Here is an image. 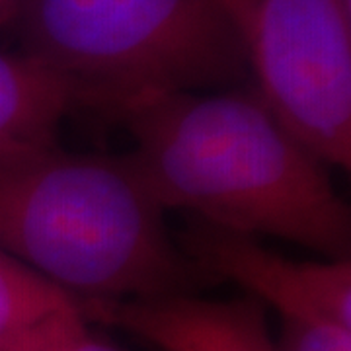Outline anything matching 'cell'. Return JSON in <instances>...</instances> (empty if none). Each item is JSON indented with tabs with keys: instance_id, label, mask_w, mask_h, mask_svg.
Segmentation results:
<instances>
[{
	"instance_id": "6da1fadb",
	"label": "cell",
	"mask_w": 351,
	"mask_h": 351,
	"mask_svg": "<svg viewBox=\"0 0 351 351\" xmlns=\"http://www.w3.org/2000/svg\"><path fill=\"white\" fill-rule=\"evenodd\" d=\"M133 137L129 160L166 209L254 239L276 237L350 258V207L326 164L263 104L256 88L180 92L117 113Z\"/></svg>"
},
{
	"instance_id": "7a4b0ae2",
	"label": "cell",
	"mask_w": 351,
	"mask_h": 351,
	"mask_svg": "<svg viewBox=\"0 0 351 351\" xmlns=\"http://www.w3.org/2000/svg\"><path fill=\"white\" fill-rule=\"evenodd\" d=\"M0 250L80 299L189 293L205 279L170 239L127 154L51 145L2 156Z\"/></svg>"
},
{
	"instance_id": "3957f363",
	"label": "cell",
	"mask_w": 351,
	"mask_h": 351,
	"mask_svg": "<svg viewBox=\"0 0 351 351\" xmlns=\"http://www.w3.org/2000/svg\"><path fill=\"white\" fill-rule=\"evenodd\" d=\"M22 53L64 78L80 106L239 86L248 45L223 0H24Z\"/></svg>"
},
{
	"instance_id": "277c9868",
	"label": "cell",
	"mask_w": 351,
	"mask_h": 351,
	"mask_svg": "<svg viewBox=\"0 0 351 351\" xmlns=\"http://www.w3.org/2000/svg\"><path fill=\"white\" fill-rule=\"evenodd\" d=\"M256 92L326 164H351V0H258L246 34Z\"/></svg>"
},
{
	"instance_id": "5b68a950",
	"label": "cell",
	"mask_w": 351,
	"mask_h": 351,
	"mask_svg": "<svg viewBox=\"0 0 351 351\" xmlns=\"http://www.w3.org/2000/svg\"><path fill=\"white\" fill-rule=\"evenodd\" d=\"M180 248L205 279L239 285L285 322L351 328L350 258L299 262L260 239L203 223L189 228Z\"/></svg>"
},
{
	"instance_id": "8992f818",
	"label": "cell",
	"mask_w": 351,
	"mask_h": 351,
	"mask_svg": "<svg viewBox=\"0 0 351 351\" xmlns=\"http://www.w3.org/2000/svg\"><path fill=\"white\" fill-rule=\"evenodd\" d=\"M86 318L123 328L158 351H277L263 306L250 297L209 301L189 293L149 299H82Z\"/></svg>"
},
{
	"instance_id": "52a82bcc",
	"label": "cell",
	"mask_w": 351,
	"mask_h": 351,
	"mask_svg": "<svg viewBox=\"0 0 351 351\" xmlns=\"http://www.w3.org/2000/svg\"><path fill=\"white\" fill-rule=\"evenodd\" d=\"M78 106L64 78L24 53H0V158L57 145L59 127Z\"/></svg>"
},
{
	"instance_id": "ba28073f",
	"label": "cell",
	"mask_w": 351,
	"mask_h": 351,
	"mask_svg": "<svg viewBox=\"0 0 351 351\" xmlns=\"http://www.w3.org/2000/svg\"><path fill=\"white\" fill-rule=\"evenodd\" d=\"M78 302L80 297L0 250V339Z\"/></svg>"
},
{
	"instance_id": "9c48e42d",
	"label": "cell",
	"mask_w": 351,
	"mask_h": 351,
	"mask_svg": "<svg viewBox=\"0 0 351 351\" xmlns=\"http://www.w3.org/2000/svg\"><path fill=\"white\" fill-rule=\"evenodd\" d=\"M82 299L41 322L0 339V351H117L88 328Z\"/></svg>"
},
{
	"instance_id": "30bf717a",
	"label": "cell",
	"mask_w": 351,
	"mask_h": 351,
	"mask_svg": "<svg viewBox=\"0 0 351 351\" xmlns=\"http://www.w3.org/2000/svg\"><path fill=\"white\" fill-rule=\"evenodd\" d=\"M277 351H351V328L285 322Z\"/></svg>"
},
{
	"instance_id": "8fae6325",
	"label": "cell",
	"mask_w": 351,
	"mask_h": 351,
	"mask_svg": "<svg viewBox=\"0 0 351 351\" xmlns=\"http://www.w3.org/2000/svg\"><path fill=\"white\" fill-rule=\"evenodd\" d=\"M223 2H225L226 8L230 10V14L234 16V20L239 22L244 36H246L252 22V14H254V8H256L258 0H223Z\"/></svg>"
},
{
	"instance_id": "7c38bea8",
	"label": "cell",
	"mask_w": 351,
	"mask_h": 351,
	"mask_svg": "<svg viewBox=\"0 0 351 351\" xmlns=\"http://www.w3.org/2000/svg\"><path fill=\"white\" fill-rule=\"evenodd\" d=\"M22 2L24 0H0V25L10 24L16 20Z\"/></svg>"
}]
</instances>
